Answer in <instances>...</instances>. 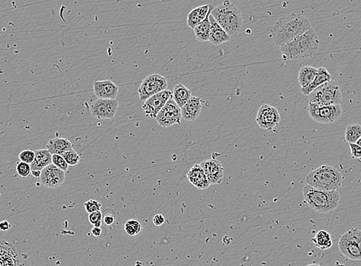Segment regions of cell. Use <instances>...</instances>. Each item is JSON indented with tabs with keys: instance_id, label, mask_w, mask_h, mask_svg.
<instances>
[{
	"instance_id": "6da1fadb",
	"label": "cell",
	"mask_w": 361,
	"mask_h": 266,
	"mask_svg": "<svg viewBox=\"0 0 361 266\" xmlns=\"http://www.w3.org/2000/svg\"><path fill=\"white\" fill-rule=\"evenodd\" d=\"M310 28H312L311 23L307 17L291 13L280 17L271 29L270 34L276 46L282 47L306 33Z\"/></svg>"
},
{
	"instance_id": "7a4b0ae2",
	"label": "cell",
	"mask_w": 361,
	"mask_h": 266,
	"mask_svg": "<svg viewBox=\"0 0 361 266\" xmlns=\"http://www.w3.org/2000/svg\"><path fill=\"white\" fill-rule=\"evenodd\" d=\"M318 34L313 28L280 47L285 60H304L312 57L319 48Z\"/></svg>"
},
{
	"instance_id": "3957f363",
	"label": "cell",
	"mask_w": 361,
	"mask_h": 266,
	"mask_svg": "<svg viewBox=\"0 0 361 266\" xmlns=\"http://www.w3.org/2000/svg\"><path fill=\"white\" fill-rule=\"evenodd\" d=\"M303 197L311 209L321 214L330 213L337 209L341 199L338 191H323L309 185L303 188Z\"/></svg>"
},
{
	"instance_id": "277c9868",
	"label": "cell",
	"mask_w": 361,
	"mask_h": 266,
	"mask_svg": "<svg viewBox=\"0 0 361 266\" xmlns=\"http://www.w3.org/2000/svg\"><path fill=\"white\" fill-rule=\"evenodd\" d=\"M343 177L334 166L323 165L310 171L305 182L307 185L323 191H338L342 188Z\"/></svg>"
},
{
	"instance_id": "5b68a950",
	"label": "cell",
	"mask_w": 361,
	"mask_h": 266,
	"mask_svg": "<svg viewBox=\"0 0 361 266\" xmlns=\"http://www.w3.org/2000/svg\"><path fill=\"white\" fill-rule=\"evenodd\" d=\"M210 14L230 37L238 35L243 26V17L234 4L226 0L223 5L213 8Z\"/></svg>"
},
{
	"instance_id": "8992f818",
	"label": "cell",
	"mask_w": 361,
	"mask_h": 266,
	"mask_svg": "<svg viewBox=\"0 0 361 266\" xmlns=\"http://www.w3.org/2000/svg\"><path fill=\"white\" fill-rule=\"evenodd\" d=\"M309 102L318 105H342V93L339 84L330 81L321 85L308 95Z\"/></svg>"
},
{
	"instance_id": "52a82bcc",
	"label": "cell",
	"mask_w": 361,
	"mask_h": 266,
	"mask_svg": "<svg viewBox=\"0 0 361 266\" xmlns=\"http://www.w3.org/2000/svg\"><path fill=\"white\" fill-rule=\"evenodd\" d=\"M309 115L315 122L322 124H332L342 118V105H318L309 102Z\"/></svg>"
},
{
	"instance_id": "ba28073f",
	"label": "cell",
	"mask_w": 361,
	"mask_h": 266,
	"mask_svg": "<svg viewBox=\"0 0 361 266\" xmlns=\"http://www.w3.org/2000/svg\"><path fill=\"white\" fill-rule=\"evenodd\" d=\"M167 79L165 77L156 73L148 76L144 78L138 88L140 100L144 102L157 93L167 90Z\"/></svg>"
},
{
	"instance_id": "9c48e42d",
	"label": "cell",
	"mask_w": 361,
	"mask_h": 266,
	"mask_svg": "<svg viewBox=\"0 0 361 266\" xmlns=\"http://www.w3.org/2000/svg\"><path fill=\"white\" fill-rule=\"evenodd\" d=\"M182 118L181 108L171 97L158 113L155 119L160 126L168 128L174 124L181 125Z\"/></svg>"
},
{
	"instance_id": "30bf717a",
	"label": "cell",
	"mask_w": 361,
	"mask_h": 266,
	"mask_svg": "<svg viewBox=\"0 0 361 266\" xmlns=\"http://www.w3.org/2000/svg\"><path fill=\"white\" fill-rule=\"evenodd\" d=\"M256 122L262 130H274L281 122V115L277 108L270 105H262L258 110Z\"/></svg>"
},
{
	"instance_id": "8fae6325",
	"label": "cell",
	"mask_w": 361,
	"mask_h": 266,
	"mask_svg": "<svg viewBox=\"0 0 361 266\" xmlns=\"http://www.w3.org/2000/svg\"><path fill=\"white\" fill-rule=\"evenodd\" d=\"M118 101L108 98H98L90 108L92 115L98 119H113L118 110Z\"/></svg>"
},
{
	"instance_id": "7c38bea8",
	"label": "cell",
	"mask_w": 361,
	"mask_h": 266,
	"mask_svg": "<svg viewBox=\"0 0 361 266\" xmlns=\"http://www.w3.org/2000/svg\"><path fill=\"white\" fill-rule=\"evenodd\" d=\"M171 97L172 93L169 90H165L147 98L146 100L144 101L142 105V109L145 112V115L150 117L152 119H155L158 113Z\"/></svg>"
},
{
	"instance_id": "4fadbf2b",
	"label": "cell",
	"mask_w": 361,
	"mask_h": 266,
	"mask_svg": "<svg viewBox=\"0 0 361 266\" xmlns=\"http://www.w3.org/2000/svg\"><path fill=\"white\" fill-rule=\"evenodd\" d=\"M40 183L46 188L57 189L66 180L65 171L52 163L41 171Z\"/></svg>"
},
{
	"instance_id": "5bb4252c",
	"label": "cell",
	"mask_w": 361,
	"mask_h": 266,
	"mask_svg": "<svg viewBox=\"0 0 361 266\" xmlns=\"http://www.w3.org/2000/svg\"><path fill=\"white\" fill-rule=\"evenodd\" d=\"M338 247L340 251L346 257L351 260H361V252L358 243L354 239L351 229L347 230L340 238Z\"/></svg>"
},
{
	"instance_id": "9a60e30c",
	"label": "cell",
	"mask_w": 361,
	"mask_h": 266,
	"mask_svg": "<svg viewBox=\"0 0 361 266\" xmlns=\"http://www.w3.org/2000/svg\"><path fill=\"white\" fill-rule=\"evenodd\" d=\"M210 185L221 184L223 180L225 171L222 162L218 159H210L200 163Z\"/></svg>"
},
{
	"instance_id": "2e32d148",
	"label": "cell",
	"mask_w": 361,
	"mask_h": 266,
	"mask_svg": "<svg viewBox=\"0 0 361 266\" xmlns=\"http://www.w3.org/2000/svg\"><path fill=\"white\" fill-rule=\"evenodd\" d=\"M0 266H22L17 248L6 241H0Z\"/></svg>"
},
{
	"instance_id": "e0dca14e",
	"label": "cell",
	"mask_w": 361,
	"mask_h": 266,
	"mask_svg": "<svg viewBox=\"0 0 361 266\" xmlns=\"http://www.w3.org/2000/svg\"><path fill=\"white\" fill-rule=\"evenodd\" d=\"M93 89L95 96L98 98H116L118 87L110 80L95 81Z\"/></svg>"
},
{
	"instance_id": "ac0fdd59",
	"label": "cell",
	"mask_w": 361,
	"mask_h": 266,
	"mask_svg": "<svg viewBox=\"0 0 361 266\" xmlns=\"http://www.w3.org/2000/svg\"><path fill=\"white\" fill-rule=\"evenodd\" d=\"M202 110V98L191 96L190 100L183 107L181 108L182 118L186 121H194L199 116Z\"/></svg>"
},
{
	"instance_id": "d6986e66",
	"label": "cell",
	"mask_w": 361,
	"mask_h": 266,
	"mask_svg": "<svg viewBox=\"0 0 361 266\" xmlns=\"http://www.w3.org/2000/svg\"><path fill=\"white\" fill-rule=\"evenodd\" d=\"M189 182L198 190H205L210 186L203 169L200 164H195L187 173Z\"/></svg>"
},
{
	"instance_id": "ffe728a7",
	"label": "cell",
	"mask_w": 361,
	"mask_h": 266,
	"mask_svg": "<svg viewBox=\"0 0 361 266\" xmlns=\"http://www.w3.org/2000/svg\"><path fill=\"white\" fill-rule=\"evenodd\" d=\"M211 13V12H210ZM209 20L210 22V32L209 41L214 46H220L225 42L230 41L231 37L221 27L219 24L214 19L212 15H209Z\"/></svg>"
},
{
	"instance_id": "44dd1931",
	"label": "cell",
	"mask_w": 361,
	"mask_h": 266,
	"mask_svg": "<svg viewBox=\"0 0 361 266\" xmlns=\"http://www.w3.org/2000/svg\"><path fill=\"white\" fill-rule=\"evenodd\" d=\"M210 4L198 6L190 12L187 17V25L190 29H194L195 26L201 23L207 17L209 13L212 9Z\"/></svg>"
},
{
	"instance_id": "7402d4cb",
	"label": "cell",
	"mask_w": 361,
	"mask_h": 266,
	"mask_svg": "<svg viewBox=\"0 0 361 266\" xmlns=\"http://www.w3.org/2000/svg\"><path fill=\"white\" fill-rule=\"evenodd\" d=\"M35 152H36V156H35L34 160L30 165L32 171L41 172L44 169L53 163V161H52L53 155L50 153V152L47 149L38 150Z\"/></svg>"
},
{
	"instance_id": "603a6c76",
	"label": "cell",
	"mask_w": 361,
	"mask_h": 266,
	"mask_svg": "<svg viewBox=\"0 0 361 266\" xmlns=\"http://www.w3.org/2000/svg\"><path fill=\"white\" fill-rule=\"evenodd\" d=\"M333 76L327 69L324 67H320L318 69V73L313 81L308 86L305 88H302L301 92L303 93L304 95H308L313 90H315L316 88L323 84L325 82H330L332 80Z\"/></svg>"
},
{
	"instance_id": "cb8c5ba5",
	"label": "cell",
	"mask_w": 361,
	"mask_h": 266,
	"mask_svg": "<svg viewBox=\"0 0 361 266\" xmlns=\"http://www.w3.org/2000/svg\"><path fill=\"white\" fill-rule=\"evenodd\" d=\"M72 149H73V143L65 138H55L50 139L47 143V150L52 155H62Z\"/></svg>"
},
{
	"instance_id": "d4e9b609",
	"label": "cell",
	"mask_w": 361,
	"mask_h": 266,
	"mask_svg": "<svg viewBox=\"0 0 361 266\" xmlns=\"http://www.w3.org/2000/svg\"><path fill=\"white\" fill-rule=\"evenodd\" d=\"M192 96L191 91L182 83L174 86L172 98L180 108L183 107Z\"/></svg>"
},
{
	"instance_id": "484cf974",
	"label": "cell",
	"mask_w": 361,
	"mask_h": 266,
	"mask_svg": "<svg viewBox=\"0 0 361 266\" xmlns=\"http://www.w3.org/2000/svg\"><path fill=\"white\" fill-rule=\"evenodd\" d=\"M318 73V69L313 66H304L300 70L298 74V82L302 88L308 86L314 81Z\"/></svg>"
},
{
	"instance_id": "4316f807",
	"label": "cell",
	"mask_w": 361,
	"mask_h": 266,
	"mask_svg": "<svg viewBox=\"0 0 361 266\" xmlns=\"http://www.w3.org/2000/svg\"><path fill=\"white\" fill-rule=\"evenodd\" d=\"M316 247L322 250H327L333 246L332 238L328 231L321 230L316 233L315 236L311 239Z\"/></svg>"
},
{
	"instance_id": "83f0119b",
	"label": "cell",
	"mask_w": 361,
	"mask_h": 266,
	"mask_svg": "<svg viewBox=\"0 0 361 266\" xmlns=\"http://www.w3.org/2000/svg\"><path fill=\"white\" fill-rule=\"evenodd\" d=\"M212 9H211V10H212ZM211 10H210V13L208 15L207 17L201 23L198 24V26L194 28L195 37H196L197 39L200 41V42H207V41H209L210 32V20H209V15H210Z\"/></svg>"
},
{
	"instance_id": "f1b7e54d",
	"label": "cell",
	"mask_w": 361,
	"mask_h": 266,
	"mask_svg": "<svg viewBox=\"0 0 361 266\" xmlns=\"http://www.w3.org/2000/svg\"><path fill=\"white\" fill-rule=\"evenodd\" d=\"M361 137V126L359 124L349 125L345 131V141L350 143H357Z\"/></svg>"
},
{
	"instance_id": "f546056e",
	"label": "cell",
	"mask_w": 361,
	"mask_h": 266,
	"mask_svg": "<svg viewBox=\"0 0 361 266\" xmlns=\"http://www.w3.org/2000/svg\"><path fill=\"white\" fill-rule=\"evenodd\" d=\"M142 230V225L136 219H130L125 224V231L128 235H136Z\"/></svg>"
},
{
	"instance_id": "4dcf8cb0",
	"label": "cell",
	"mask_w": 361,
	"mask_h": 266,
	"mask_svg": "<svg viewBox=\"0 0 361 266\" xmlns=\"http://www.w3.org/2000/svg\"><path fill=\"white\" fill-rule=\"evenodd\" d=\"M61 155L63 157L69 166H76L80 162V159H81L80 155L77 153V152L74 150V149L68 150Z\"/></svg>"
},
{
	"instance_id": "1f68e13d",
	"label": "cell",
	"mask_w": 361,
	"mask_h": 266,
	"mask_svg": "<svg viewBox=\"0 0 361 266\" xmlns=\"http://www.w3.org/2000/svg\"><path fill=\"white\" fill-rule=\"evenodd\" d=\"M17 173L20 175V176L26 178V177L29 176L31 174V166L29 163L26 162H18L17 166Z\"/></svg>"
},
{
	"instance_id": "d6a6232c",
	"label": "cell",
	"mask_w": 361,
	"mask_h": 266,
	"mask_svg": "<svg viewBox=\"0 0 361 266\" xmlns=\"http://www.w3.org/2000/svg\"><path fill=\"white\" fill-rule=\"evenodd\" d=\"M52 161L54 166H57V168L62 171H66L69 169V165L61 155H53Z\"/></svg>"
},
{
	"instance_id": "836d02e7",
	"label": "cell",
	"mask_w": 361,
	"mask_h": 266,
	"mask_svg": "<svg viewBox=\"0 0 361 266\" xmlns=\"http://www.w3.org/2000/svg\"><path fill=\"white\" fill-rule=\"evenodd\" d=\"M84 206H85L86 211L89 214L101 211V208H102V204L98 201L93 200V199H90L84 203Z\"/></svg>"
},
{
	"instance_id": "e575fe53",
	"label": "cell",
	"mask_w": 361,
	"mask_h": 266,
	"mask_svg": "<svg viewBox=\"0 0 361 266\" xmlns=\"http://www.w3.org/2000/svg\"><path fill=\"white\" fill-rule=\"evenodd\" d=\"M35 156H36V152L30 150H23L19 154V158L20 161L26 162L29 164H31L32 162H33Z\"/></svg>"
},
{
	"instance_id": "d590c367",
	"label": "cell",
	"mask_w": 361,
	"mask_h": 266,
	"mask_svg": "<svg viewBox=\"0 0 361 266\" xmlns=\"http://www.w3.org/2000/svg\"><path fill=\"white\" fill-rule=\"evenodd\" d=\"M89 220L94 227H101L102 221V211H98L89 214Z\"/></svg>"
},
{
	"instance_id": "8d00e7d4",
	"label": "cell",
	"mask_w": 361,
	"mask_h": 266,
	"mask_svg": "<svg viewBox=\"0 0 361 266\" xmlns=\"http://www.w3.org/2000/svg\"><path fill=\"white\" fill-rule=\"evenodd\" d=\"M350 149V155L352 159H358L361 161V147L356 143H350L349 144Z\"/></svg>"
},
{
	"instance_id": "74e56055",
	"label": "cell",
	"mask_w": 361,
	"mask_h": 266,
	"mask_svg": "<svg viewBox=\"0 0 361 266\" xmlns=\"http://www.w3.org/2000/svg\"><path fill=\"white\" fill-rule=\"evenodd\" d=\"M350 229L352 231L354 239H355L356 242L358 243V247H359L360 251L361 252V230L358 229L357 228H350Z\"/></svg>"
},
{
	"instance_id": "f35d334b",
	"label": "cell",
	"mask_w": 361,
	"mask_h": 266,
	"mask_svg": "<svg viewBox=\"0 0 361 266\" xmlns=\"http://www.w3.org/2000/svg\"><path fill=\"white\" fill-rule=\"evenodd\" d=\"M165 219L164 217V215H161V214H158V215H154L153 218V223L156 226H161L165 223Z\"/></svg>"
},
{
	"instance_id": "ab89813d",
	"label": "cell",
	"mask_w": 361,
	"mask_h": 266,
	"mask_svg": "<svg viewBox=\"0 0 361 266\" xmlns=\"http://www.w3.org/2000/svg\"><path fill=\"white\" fill-rule=\"evenodd\" d=\"M104 223L107 226H111L114 223V217L111 214H106L103 218Z\"/></svg>"
},
{
	"instance_id": "60d3db41",
	"label": "cell",
	"mask_w": 361,
	"mask_h": 266,
	"mask_svg": "<svg viewBox=\"0 0 361 266\" xmlns=\"http://www.w3.org/2000/svg\"><path fill=\"white\" fill-rule=\"evenodd\" d=\"M11 228V225L8 221H2L0 223V230L1 231H8Z\"/></svg>"
},
{
	"instance_id": "b9f144b4",
	"label": "cell",
	"mask_w": 361,
	"mask_h": 266,
	"mask_svg": "<svg viewBox=\"0 0 361 266\" xmlns=\"http://www.w3.org/2000/svg\"><path fill=\"white\" fill-rule=\"evenodd\" d=\"M91 232L94 235L95 237H100L102 233V227H94L92 229Z\"/></svg>"
},
{
	"instance_id": "7bdbcfd3",
	"label": "cell",
	"mask_w": 361,
	"mask_h": 266,
	"mask_svg": "<svg viewBox=\"0 0 361 266\" xmlns=\"http://www.w3.org/2000/svg\"><path fill=\"white\" fill-rule=\"evenodd\" d=\"M356 144L358 145V146H359L360 147H361V139H360L359 140H358V142H357V143H356Z\"/></svg>"
},
{
	"instance_id": "ee69618b",
	"label": "cell",
	"mask_w": 361,
	"mask_h": 266,
	"mask_svg": "<svg viewBox=\"0 0 361 266\" xmlns=\"http://www.w3.org/2000/svg\"><path fill=\"white\" fill-rule=\"evenodd\" d=\"M307 266H322L321 265L316 264V263H313V264L307 265Z\"/></svg>"
}]
</instances>
